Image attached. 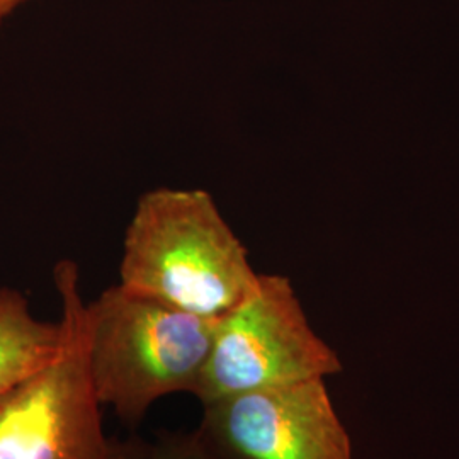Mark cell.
Returning a JSON list of instances; mask_svg holds the SVG:
<instances>
[{
    "instance_id": "obj_7",
    "label": "cell",
    "mask_w": 459,
    "mask_h": 459,
    "mask_svg": "<svg viewBox=\"0 0 459 459\" xmlns=\"http://www.w3.org/2000/svg\"><path fill=\"white\" fill-rule=\"evenodd\" d=\"M147 459H206L195 432H167L152 444Z\"/></svg>"
},
{
    "instance_id": "obj_5",
    "label": "cell",
    "mask_w": 459,
    "mask_h": 459,
    "mask_svg": "<svg viewBox=\"0 0 459 459\" xmlns=\"http://www.w3.org/2000/svg\"><path fill=\"white\" fill-rule=\"evenodd\" d=\"M193 432L206 459H354L325 379L218 398Z\"/></svg>"
},
{
    "instance_id": "obj_4",
    "label": "cell",
    "mask_w": 459,
    "mask_h": 459,
    "mask_svg": "<svg viewBox=\"0 0 459 459\" xmlns=\"http://www.w3.org/2000/svg\"><path fill=\"white\" fill-rule=\"evenodd\" d=\"M342 371V361L316 335L290 279L264 276L233 310L216 318L196 396L201 405L230 394L274 388Z\"/></svg>"
},
{
    "instance_id": "obj_8",
    "label": "cell",
    "mask_w": 459,
    "mask_h": 459,
    "mask_svg": "<svg viewBox=\"0 0 459 459\" xmlns=\"http://www.w3.org/2000/svg\"><path fill=\"white\" fill-rule=\"evenodd\" d=\"M24 2H28V0H0V21L11 16Z\"/></svg>"
},
{
    "instance_id": "obj_3",
    "label": "cell",
    "mask_w": 459,
    "mask_h": 459,
    "mask_svg": "<svg viewBox=\"0 0 459 459\" xmlns=\"http://www.w3.org/2000/svg\"><path fill=\"white\" fill-rule=\"evenodd\" d=\"M62 345L39 371L0 398V459H147L152 444L109 436L85 359L79 267L56 264Z\"/></svg>"
},
{
    "instance_id": "obj_2",
    "label": "cell",
    "mask_w": 459,
    "mask_h": 459,
    "mask_svg": "<svg viewBox=\"0 0 459 459\" xmlns=\"http://www.w3.org/2000/svg\"><path fill=\"white\" fill-rule=\"evenodd\" d=\"M214 322L119 284L85 303V359L100 407L134 427L167 394H196Z\"/></svg>"
},
{
    "instance_id": "obj_1",
    "label": "cell",
    "mask_w": 459,
    "mask_h": 459,
    "mask_svg": "<svg viewBox=\"0 0 459 459\" xmlns=\"http://www.w3.org/2000/svg\"><path fill=\"white\" fill-rule=\"evenodd\" d=\"M257 282L246 247L210 193L157 187L138 199L123 242L121 288L216 320Z\"/></svg>"
},
{
    "instance_id": "obj_6",
    "label": "cell",
    "mask_w": 459,
    "mask_h": 459,
    "mask_svg": "<svg viewBox=\"0 0 459 459\" xmlns=\"http://www.w3.org/2000/svg\"><path fill=\"white\" fill-rule=\"evenodd\" d=\"M62 339L60 320L36 318L26 296L0 288V398L48 364Z\"/></svg>"
}]
</instances>
